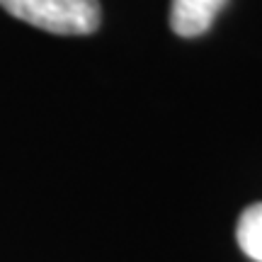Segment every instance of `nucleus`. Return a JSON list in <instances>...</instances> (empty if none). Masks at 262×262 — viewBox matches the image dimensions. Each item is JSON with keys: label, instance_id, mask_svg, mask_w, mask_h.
Listing matches in <instances>:
<instances>
[{"label": "nucleus", "instance_id": "nucleus-1", "mask_svg": "<svg viewBox=\"0 0 262 262\" xmlns=\"http://www.w3.org/2000/svg\"><path fill=\"white\" fill-rule=\"evenodd\" d=\"M0 5L51 34H93L100 27L97 0H0Z\"/></svg>", "mask_w": 262, "mask_h": 262}, {"label": "nucleus", "instance_id": "nucleus-2", "mask_svg": "<svg viewBox=\"0 0 262 262\" xmlns=\"http://www.w3.org/2000/svg\"><path fill=\"white\" fill-rule=\"evenodd\" d=\"M228 0H172L170 27L180 37H199L214 25Z\"/></svg>", "mask_w": 262, "mask_h": 262}, {"label": "nucleus", "instance_id": "nucleus-3", "mask_svg": "<svg viewBox=\"0 0 262 262\" xmlns=\"http://www.w3.org/2000/svg\"><path fill=\"white\" fill-rule=\"evenodd\" d=\"M238 245L250 260L262 262V202L248 206L238 219Z\"/></svg>", "mask_w": 262, "mask_h": 262}]
</instances>
